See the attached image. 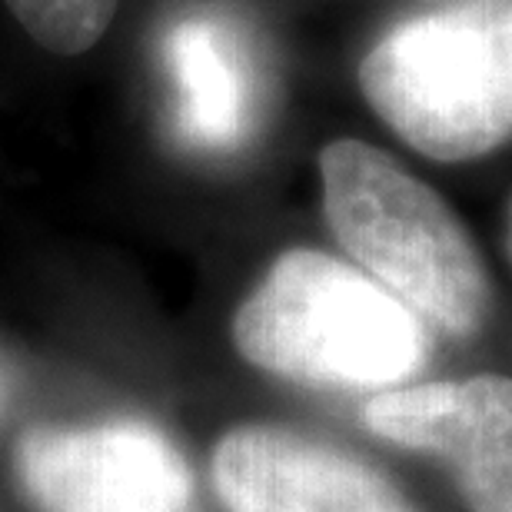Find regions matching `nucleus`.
Returning <instances> with one entry per match:
<instances>
[{"instance_id": "obj_6", "label": "nucleus", "mask_w": 512, "mask_h": 512, "mask_svg": "<svg viewBox=\"0 0 512 512\" xmlns=\"http://www.w3.org/2000/svg\"><path fill=\"white\" fill-rule=\"evenodd\" d=\"M227 512H419L360 456L283 426H237L213 453Z\"/></svg>"}, {"instance_id": "obj_5", "label": "nucleus", "mask_w": 512, "mask_h": 512, "mask_svg": "<svg viewBox=\"0 0 512 512\" xmlns=\"http://www.w3.org/2000/svg\"><path fill=\"white\" fill-rule=\"evenodd\" d=\"M376 436L453 466L469 512H512V380L396 386L363 409Z\"/></svg>"}, {"instance_id": "obj_9", "label": "nucleus", "mask_w": 512, "mask_h": 512, "mask_svg": "<svg viewBox=\"0 0 512 512\" xmlns=\"http://www.w3.org/2000/svg\"><path fill=\"white\" fill-rule=\"evenodd\" d=\"M509 253H512V210H509Z\"/></svg>"}, {"instance_id": "obj_1", "label": "nucleus", "mask_w": 512, "mask_h": 512, "mask_svg": "<svg viewBox=\"0 0 512 512\" xmlns=\"http://www.w3.org/2000/svg\"><path fill=\"white\" fill-rule=\"evenodd\" d=\"M233 343L283 380L383 393L413 380L433 346L406 303L320 250L276 256L233 316Z\"/></svg>"}, {"instance_id": "obj_4", "label": "nucleus", "mask_w": 512, "mask_h": 512, "mask_svg": "<svg viewBox=\"0 0 512 512\" xmlns=\"http://www.w3.org/2000/svg\"><path fill=\"white\" fill-rule=\"evenodd\" d=\"M17 473L44 512H187L193 493L177 446L137 419L34 429Z\"/></svg>"}, {"instance_id": "obj_8", "label": "nucleus", "mask_w": 512, "mask_h": 512, "mask_svg": "<svg viewBox=\"0 0 512 512\" xmlns=\"http://www.w3.org/2000/svg\"><path fill=\"white\" fill-rule=\"evenodd\" d=\"M120 0H7L17 24L60 57L84 54L107 34Z\"/></svg>"}, {"instance_id": "obj_2", "label": "nucleus", "mask_w": 512, "mask_h": 512, "mask_svg": "<svg viewBox=\"0 0 512 512\" xmlns=\"http://www.w3.org/2000/svg\"><path fill=\"white\" fill-rule=\"evenodd\" d=\"M360 90L423 157H486L512 137V4L466 0L403 20L363 57Z\"/></svg>"}, {"instance_id": "obj_3", "label": "nucleus", "mask_w": 512, "mask_h": 512, "mask_svg": "<svg viewBox=\"0 0 512 512\" xmlns=\"http://www.w3.org/2000/svg\"><path fill=\"white\" fill-rule=\"evenodd\" d=\"M323 210L360 270L423 323L473 336L489 306L486 266L459 217L433 187L363 140L320 153Z\"/></svg>"}, {"instance_id": "obj_7", "label": "nucleus", "mask_w": 512, "mask_h": 512, "mask_svg": "<svg viewBox=\"0 0 512 512\" xmlns=\"http://www.w3.org/2000/svg\"><path fill=\"white\" fill-rule=\"evenodd\" d=\"M180 130L200 147H230L247 130V84L217 30L183 24L170 47Z\"/></svg>"}]
</instances>
